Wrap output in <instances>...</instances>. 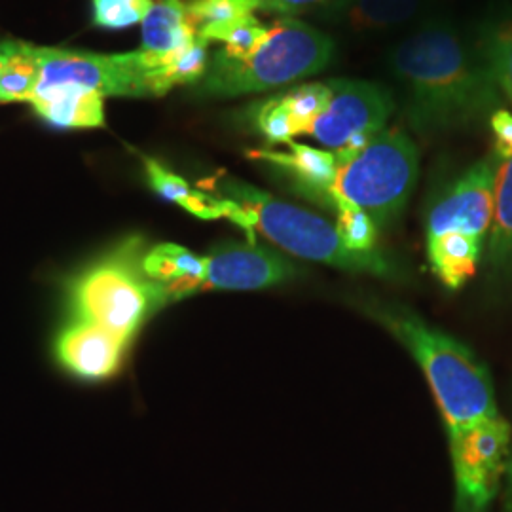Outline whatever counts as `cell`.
<instances>
[{
  "instance_id": "10",
  "label": "cell",
  "mask_w": 512,
  "mask_h": 512,
  "mask_svg": "<svg viewBox=\"0 0 512 512\" xmlns=\"http://www.w3.org/2000/svg\"><path fill=\"white\" fill-rule=\"evenodd\" d=\"M501 160L494 152L471 165L456 183L444 190L427 215V238L458 232L486 238L494 217L495 179Z\"/></svg>"
},
{
  "instance_id": "30",
  "label": "cell",
  "mask_w": 512,
  "mask_h": 512,
  "mask_svg": "<svg viewBox=\"0 0 512 512\" xmlns=\"http://www.w3.org/2000/svg\"><path fill=\"white\" fill-rule=\"evenodd\" d=\"M490 128L494 131V154L507 162L512 158V112L497 109L490 116Z\"/></svg>"
},
{
  "instance_id": "27",
  "label": "cell",
  "mask_w": 512,
  "mask_h": 512,
  "mask_svg": "<svg viewBox=\"0 0 512 512\" xmlns=\"http://www.w3.org/2000/svg\"><path fill=\"white\" fill-rule=\"evenodd\" d=\"M270 35V27H266L255 16L239 19L238 23L226 27L215 37L217 42H222L224 48H220V54L234 61H243L255 54L256 50L266 42Z\"/></svg>"
},
{
  "instance_id": "18",
  "label": "cell",
  "mask_w": 512,
  "mask_h": 512,
  "mask_svg": "<svg viewBox=\"0 0 512 512\" xmlns=\"http://www.w3.org/2000/svg\"><path fill=\"white\" fill-rule=\"evenodd\" d=\"M198 37L183 0H154L141 23V50L171 54Z\"/></svg>"
},
{
  "instance_id": "25",
  "label": "cell",
  "mask_w": 512,
  "mask_h": 512,
  "mask_svg": "<svg viewBox=\"0 0 512 512\" xmlns=\"http://www.w3.org/2000/svg\"><path fill=\"white\" fill-rule=\"evenodd\" d=\"M480 50L499 92L512 105V19L494 27L480 44Z\"/></svg>"
},
{
  "instance_id": "16",
  "label": "cell",
  "mask_w": 512,
  "mask_h": 512,
  "mask_svg": "<svg viewBox=\"0 0 512 512\" xmlns=\"http://www.w3.org/2000/svg\"><path fill=\"white\" fill-rule=\"evenodd\" d=\"M427 0H340L317 18L357 33H384L418 18Z\"/></svg>"
},
{
  "instance_id": "26",
  "label": "cell",
  "mask_w": 512,
  "mask_h": 512,
  "mask_svg": "<svg viewBox=\"0 0 512 512\" xmlns=\"http://www.w3.org/2000/svg\"><path fill=\"white\" fill-rule=\"evenodd\" d=\"M283 97L291 110L298 135H308L311 124L329 107L332 90L329 82H311L283 92Z\"/></svg>"
},
{
  "instance_id": "21",
  "label": "cell",
  "mask_w": 512,
  "mask_h": 512,
  "mask_svg": "<svg viewBox=\"0 0 512 512\" xmlns=\"http://www.w3.org/2000/svg\"><path fill=\"white\" fill-rule=\"evenodd\" d=\"M145 171L150 188L164 200L177 203L186 213L203 220L224 219L222 200L198 188H192L183 177L169 171L158 160L145 158Z\"/></svg>"
},
{
  "instance_id": "8",
  "label": "cell",
  "mask_w": 512,
  "mask_h": 512,
  "mask_svg": "<svg viewBox=\"0 0 512 512\" xmlns=\"http://www.w3.org/2000/svg\"><path fill=\"white\" fill-rule=\"evenodd\" d=\"M512 429L501 414L448 431L454 469V512H490L509 469Z\"/></svg>"
},
{
  "instance_id": "17",
  "label": "cell",
  "mask_w": 512,
  "mask_h": 512,
  "mask_svg": "<svg viewBox=\"0 0 512 512\" xmlns=\"http://www.w3.org/2000/svg\"><path fill=\"white\" fill-rule=\"evenodd\" d=\"M482 245V239L458 232L427 238L429 266L448 291H458L476 274Z\"/></svg>"
},
{
  "instance_id": "28",
  "label": "cell",
  "mask_w": 512,
  "mask_h": 512,
  "mask_svg": "<svg viewBox=\"0 0 512 512\" xmlns=\"http://www.w3.org/2000/svg\"><path fill=\"white\" fill-rule=\"evenodd\" d=\"M154 0H92V25L103 31H124L143 23Z\"/></svg>"
},
{
  "instance_id": "20",
  "label": "cell",
  "mask_w": 512,
  "mask_h": 512,
  "mask_svg": "<svg viewBox=\"0 0 512 512\" xmlns=\"http://www.w3.org/2000/svg\"><path fill=\"white\" fill-rule=\"evenodd\" d=\"M488 266L499 279L512 277V158L501 162L495 179L494 217L488 239Z\"/></svg>"
},
{
  "instance_id": "5",
  "label": "cell",
  "mask_w": 512,
  "mask_h": 512,
  "mask_svg": "<svg viewBox=\"0 0 512 512\" xmlns=\"http://www.w3.org/2000/svg\"><path fill=\"white\" fill-rule=\"evenodd\" d=\"M203 186L215 188L220 198L241 203L253 219L255 232L291 255L348 272L399 277L395 264L380 251L368 255L351 253L338 236L336 226L315 213L275 200L270 194L232 177L213 179Z\"/></svg>"
},
{
  "instance_id": "3",
  "label": "cell",
  "mask_w": 512,
  "mask_h": 512,
  "mask_svg": "<svg viewBox=\"0 0 512 512\" xmlns=\"http://www.w3.org/2000/svg\"><path fill=\"white\" fill-rule=\"evenodd\" d=\"M336 52L334 40L300 19L283 18L270 27L255 54L234 61L217 52L198 82L202 97H239L291 86L296 80L323 73Z\"/></svg>"
},
{
  "instance_id": "2",
  "label": "cell",
  "mask_w": 512,
  "mask_h": 512,
  "mask_svg": "<svg viewBox=\"0 0 512 512\" xmlns=\"http://www.w3.org/2000/svg\"><path fill=\"white\" fill-rule=\"evenodd\" d=\"M370 313L420 365L439 404L446 433L499 414L492 378L471 349L429 327L414 311L378 304Z\"/></svg>"
},
{
  "instance_id": "11",
  "label": "cell",
  "mask_w": 512,
  "mask_h": 512,
  "mask_svg": "<svg viewBox=\"0 0 512 512\" xmlns=\"http://www.w3.org/2000/svg\"><path fill=\"white\" fill-rule=\"evenodd\" d=\"M203 258V291H262L289 283L300 274L287 256L251 241H224Z\"/></svg>"
},
{
  "instance_id": "14",
  "label": "cell",
  "mask_w": 512,
  "mask_h": 512,
  "mask_svg": "<svg viewBox=\"0 0 512 512\" xmlns=\"http://www.w3.org/2000/svg\"><path fill=\"white\" fill-rule=\"evenodd\" d=\"M31 107L38 118L59 129H93L105 126V95L92 88L61 82L37 86Z\"/></svg>"
},
{
  "instance_id": "13",
  "label": "cell",
  "mask_w": 512,
  "mask_h": 512,
  "mask_svg": "<svg viewBox=\"0 0 512 512\" xmlns=\"http://www.w3.org/2000/svg\"><path fill=\"white\" fill-rule=\"evenodd\" d=\"M247 156L275 169L296 194L327 207L336 179V154L330 150L289 143V150H249Z\"/></svg>"
},
{
  "instance_id": "15",
  "label": "cell",
  "mask_w": 512,
  "mask_h": 512,
  "mask_svg": "<svg viewBox=\"0 0 512 512\" xmlns=\"http://www.w3.org/2000/svg\"><path fill=\"white\" fill-rule=\"evenodd\" d=\"M143 272L171 302L203 291L205 258L175 243H160L143 256Z\"/></svg>"
},
{
  "instance_id": "24",
  "label": "cell",
  "mask_w": 512,
  "mask_h": 512,
  "mask_svg": "<svg viewBox=\"0 0 512 512\" xmlns=\"http://www.w3.org/2000/svg\"><path fill=\"white\" fill-rule=\"evenodd\" d=\"M245 120L272 145H289L293 143L294 137H300L283 93L253 103L245 114Z\"/></svg>"
},
{
  "instance_id": "19",
  "label": "cell",
  "mask_w": 512,
  "mask_h": 512,
  "mask_svg": "<svg viewBox=\"0 0 512 512\" xmlns=\"http://www.w3.org/2000/svg\"><path fill=\"white\" fill-rule=\"evenodd\" d=\"M40 78L38 46L21 40L0 42V105L29 103Z\"/></svg>"
},
{
  "instance_id": "4",
  "label": "cell",
  "mask_w": 512,
  "mask_h": 512,
  "mask_svg": "<svg viewBox=\"0 0 512 512\" xmlns=\"http://www.w3.org/2000/svg\"><path fill=\"white\" fill-rule=\"evenodd\" d=\"M145 241L129 238L71 279L67 294L74 317L133 342L148 319L169 304L143 272Z\"/></svg>"
},
{
  "instance_id": "29",
  "label": "cell",
  "mask_w": 512,
  "mask_h": 512,
  "mask_svg": "<svg viewBox=\"0 0 512 512\" xmlns=\"http://www.w3.org/2000/svg\"><path fill=\"white\" fill-rule=\"evenodd\" d=\"M340 0H258V10L283 14L287 18L300 16V14H321Z\"/></svg>"
},
{
  "instance_id": "12",
  "label": "cell",
  "mask_w": 512,
  "mask_h": 512,
  "mask_svg": "<svg viewBox=\"0 0 512 512\" xmlns=\"http://www.w3.org/2000/svg\"><path fill=\"white\" fill-rule=\"evenodd\" d=\"M131 344L109 330L74 321L61 330L55 353L63 368L82 380H107L120 372Z\"/></svg>"
},
{
  "instance_id": "1",
  "label": "cell",
  "mask_w": 512,
  "mask_h": 512,
  "mask_svg": "<svg viewBox=\"0 0 512 512\" xmlns=\"http://www.w3.org/2000/svg\"><path fill=\"white\" fill-rule=\"evenodd\" d=\"M410 128L421 135L467 128L501 109V92L480 46L456 25L431 19L387 55Z\"/></svg>"
},
{
  "instance_id": "9",
  "label": "cell",
  "mask_w": 512,
  "mask_h": 512,
  "mask_svg": "<svg viewBox=\"0 0 512 512\" xmlns=\"http://www.w3.org/2000/svg\"><path fill=\"white\" fill-rule=\"evenodd\" d=\"M332 99L308 135L346 160L384 131L397 109L393 93L376 82L332 78Z\"/></svg>"
},
{
  "instance_id": "6",
  "label": "cell",
  "mask_w": 512,
  "mask_h": 512,
  "mask_svg": "<svg viewBox=\"0 0 512 512\" xmlns=\"http://www.w3.org/2000/svg\"><path fill=\"white\" fill-rule=\"evenodd\" d=\"M336 162L330 198L340 196L361 207L378 228L403 215L420 173L418 148L404 131L384 129L357 154Z\"/></svg>"
},
{
  "instance_id": "22",
  "label": "cell",
  "mask_w": 512,
  "mask_h": 512,
  "mask_svg": "<svg viewBox=\"0 0 512 512\" xmlns=\"http://www.w3.org/2000/svg\"><path fill=\"white\" fill-rule=\"evenodd\" d=\"M258 0H188L186 12L198 37L215 40L220 31L253 16Z\"/></svg>"
},
{
  "instance_id": "23",
  "label": "cell",
  "mask_w": 512,
  "mask_h": 512,
  "mask_svg": "<svg viewBox=\"0 0 512 512\" xmlns=\"http://www.w3.org/2000/svg\"><path fill=\"white\" fill-rule=\"evenodd\" d=\"M329 209L336 213V232L351 253H376L378 226L368 213L340 196L330 198Z\"/></svg>"
},
{
  "instance_id": "31",
  "label": "cell",
  "mask_w": 512,
  "mask_h": 512,
  "mask_svg": "<svg viewBox=\"0 0 512 512\" xmlns=\"http://www.w3.org/2000/svg\"><path fill=\"white\" fill-rule=\"evenodd\" d=\"M507 473H509V484H507V507H509V511L512 512V452Z\"/></svg>"
},
{
  "instance_id": "7",
  "label": "cell",
  "mask_w": 512,
  "mask_h": 512,
  "mask_svg": "<svg viewBox=\"0 0 512 512\" xmlns=\"http://www.w3.org/2000/svg\"><path fill=\"white\" fill-rule=\"evenodd\" d=\"M40 78L37 86L71 82L105 97H162L171 92L165 78L167 54L126 52L95 54L38 46Z\"/></svg>"
}]
</instances>
